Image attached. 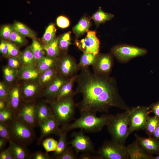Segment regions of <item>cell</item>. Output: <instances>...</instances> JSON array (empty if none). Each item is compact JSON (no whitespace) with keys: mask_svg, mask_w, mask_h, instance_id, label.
<instances>
[{"mask_svg":"<svg viewBox=\"0 0 159 159\" xmlns=\"http://www.w3.org/2000/svg\"><path fill=\"white\" fill-rule=\"evenodd\" d=\"M76 75L74 91L82 96L76 104L80 115L85 112L107 114L115 107L125 110L130 109L120 95L115 78L92 72L89 67L82 68Z\"/></svg>","mask_w":159,"mask_h":159,"instance_id":"1","label":"cell"},{"mask_svg":"<svg viewBox=\"0 0 159 159\" xmlns=\"http://www.w3.org/2000/svg\"><path fill=\"white\" fill-rule=\"evenodd\" d=\"M96 114L90 112H85L73 122L62 126L60 130L68 133L73 130L80 129L88 132H98L108 125L113 116V115L107 114L97 117Z\"/></svg>","mask_w":159,"mask_h":159,"instance_id":"2","label":"cell"},{"mask_svg":"<svg viewBox=\"0 0 159 159\" xmlns=\"http://www.w3.org/2000/svg\"><path fill=\"white\" fill-rule=\"evenodd\" d=\"M74 96L59 100L54 99L48 102L52 109L53 115L60 125L69 123L74 118L77 107Z\"/></svg>","mask_w":159,"mask_h":159,"instance_id":"3","label":"cell"},{"mask_svg":"<svg viewBox=\"0 0 159 159\" xmlns=\"http://www.w3.org/2000/svg\"><path fill=\"white\" fill-rule=\"evenodd\" d=\"M130 110V108L123 112L113 115L112 119L107 126L111 140L121 145H125L128 137Z\"/></svg>","mask_w":159,"mask_h":159,"instance_id":"4","label":"cell"},{"mask_svg":"<svg viewBox=\"0 0 159 159\" xmlns=\"http://www.w3.org/2000/svg\"><path fill=\"white\" fill-rule=\"evenodd\" d=\"M7 124L10 140L27 146L32 143L35 140L36 135L34 128L16 116Z\"/></svg>","mask_w":159,"mask_h":159,"instance_id":"5","label":"cell"},{"mask_svg":"<svg viewBox=\"0 0 159 159\" xmlns=\"http://www.w3.org/2000/svg\"><path fill=\"white\" fill-rule=\"evenodd\" d=\"M111 53L120 62L126 63L137 57L146 55L148 51L146 49L131 45L118 44L111 49Z\"/></svg>","mask_w":159,"mask_h":159,"instance_id":"6","label":"cell"},{"mask_svg":"<svg viewBox=\"0 0 159 159\" xmlns=\"http://www.w3.org/2000/svg\"><path fill=\"white\" fill-rule=\"evenodd\" d=\"M97 153L100 159H129L126 146L111 140L104 141Z\"/></svg>","mask_w":159,"mask_h":159,"instance_id":"7","label":"cell"},{"mask_svg":"<svg viewBox=\"0 0 159 159\" xmlns=\"http://www.w3.org/2000/svg\"><path fill=\"white\" fill-rule=\"evenodd\" d=\"M150 113L151 112L149 107L147 106H139L130 108L128 137L135 131L144 130Z\"/></svg>","mask_w":159,"mask_h":159,"instance_id":"8","label":"cell"},{"mask_svg":"<svg viewBox=\"0 0 159 159\" xmlns=\"http://www.w3.org/2000/svg\"><path fill=\"white\" fill-rule=\"evenodd\" d=\"M71 137L72 139L68 142V145L73 148L77 154L80 152L97 154V151L95 150L91 139L85 134L83 130L74 132L72 134Z\"/></svg>","mask_w":159,"mask_h":159,"instance_id":"9","label":"cell"},{"mask_svg":"<svg viewBox=\"0 0 159 159\" xmlns=\"http://www.w3.org/2000/svg\"><path fill=\"white\" fill-rule=\"evenodd\" d=\"M77 64L72 57L65 53L57 59L55 67L58 74L70 78L77 74Z\"/></svg>","mask_w":159,"mask_h":159,"instance_id":"10","label":"cell"},{"mask_svg":"<svg viewBox=\"0 0 159 159\" xmlns=\"http://www.w3.org/2000/svg\"><path fill=\"white\" fill-rule=\"evenodd\" d=\"M113 57L111 53H99L92 65L93 72L100 75L109 76L113 66Z\"/></svg>","mask_w":159,"mask_h":159,"instance_id":"11","label":"cell"},{"mask_svg":"<svg viewBox=\"0 0 159 159\" xmlns=\"http://www.w3.org/2000/svg\"><path fill=\"white\" fill-rule=\"evenodd\" d=\"M37 101L24 102L16 116L25 123L34 128L37 125Z\"/></svg>","mask_w":159,"mask_h":159,"instance_id":"12","label":"cell"},{"mask_svg":"<svg viewBox=\"0 0 159 159\" xmlns=\"http://www.w3.org/2000/svg\"><path fill=\"white\" fill-rule=\"evenodd\" d=\"M24 81V82L20 86L24 102L36 101L37 98L41 97L43 88L38 80Z\"/></svg>","mask_w":159,"mask_h":159,"instance_id":"13","label":"cell"},{"mask_svg":"<svg viewBox=\"0 0 159 159\" xmlns=\"http://www.w3.org/2000/svg\"><path fill=\"white\" fill-rule=\"evenodd\" d=\"M75 44L83 53L96 55L99 53L100 42L95 31L88 30L86 37L81 40H76Z\"/></svg>","mask_w":159,"mask_h":159,"instance_id":"14","label":"cell"},{"mask_svg":"<svg viewBox=\"0 0 159 159\" xmlns=\"http://www.w3.org/2000/svg\"><path fill=\"white\" fill-rule=\"evenodd\" d=\"M24 102L21 95L20 85L15 84L9 87L6 101V107L16 115Z\"/></svg>","mask_w":159,"mask_h":159,"instance_id":"15","label":"cell"},{"mask_svg":"<svg viewBox=\"0 0 159 159\" xmlns=\"http://www.w3.org/2000/svg\"><path fill=\"white\" fill-rule=\"evenodd\" d=\"M58 122L53 116L39 125L40 129V135L37 139V144L39 145L43 139L51 134L59 136L60 130Z\"/></svg>","mask_w":159,"mask_h":159,"instance_id":"16","label":"cell"},{"mask_svg":"<svg viewBox=\"0 0 159 159\" xmlns=\"http://www.w3.org/2000/svg\"><path fill=\"white\" fill-rule=\"evenodd\" d=\"M69 78L58 74L54 80L43 89L41 97H44L48 102L56 98L62 86Z\"/></svg>","mask_w":159,"mask_h":159,"instance_id":"17","label":"cell"},{"mask_svg":"<svg viewBox=\"0 0 159 159\" xmlns=\"http://www.w3.org/2000/svg\"><path fill=\"white\" fill-rule=\"evenodd\" d=\"M135 140L147 154L151 155H159V140L153 137H143L135 133Z\"/></svg>","mask_w":159,"mask_h":159,"instance_id":"18","label":"cell"},{"mask_svg":"<svg viewBox=\"0 0 159 159\" xmlns=\"http://www.w3.org/2000/svg\"><path fill=\"white\" fill-rule=\"evenodd\" d=\"M9 148L13 159H30L32 153L27 146L14 142L9 141Z\"/></svg>","mask_w":159,"mask_h":159,"instance_id":"19","label":"cell"},{"mask_svg":"<svg viewBox=\"0 0 159 159\" xmlns=\"http://www.w3.org/2000/svg\"><path fill=\"white\" fill-rule=\"evenodd\" d=\"M52 109L45 100L37 102V121L39 125L53 116Z\"/></svg>","mask_w":159,"mask_h":159,"instance_id":"20","label":"cell"},{"mask_svg":"<svg viewBox=\"0 0 159 159\" xmlns=\"http://www.w3.org/2000/svg\"><path fill=\"white\" fill-rule=\"evenodd\" d=\"M126 148L129 159H152L153 155L146 153L136 140Z\"/></svg>","mask_w":159,"mask_h":159,"instance_id":"21","label":"cell"},{"mask_svg":"<svg viewBox=\"0 0 159 159\" xmlns=\"http://www.w3.org/2000/svg\"><path fill=\"white\" fill-rule=\"evenodd\" d=\"M40 74L36 68L22 67L18 70L17 79L23 81L37 80Z\"/></svg>","mask_w":159,"mask_h":159,"instance_id":"22","label":"cell"},{"mask_svg":"<svg viewBox=\"0 0 159 159\" xmlns=\"http://www.w3.org/2000/svg\"><path fill=\"white\" fill-rule=\"evenodd\" d=\"M57 74V72L54 67L41 73L38 81L44 89L49 85L54 80Z\"/></svg>","mask_w":159,"mask_h":159,"instance_id":"23","label":"cell"},{"mask_svg":"<svg viewBox=\"0 0 159 159\" xmlns=\"http://www.w3.org/2000/svg\"><path fill=\"white\" fill-rule=\"evenodd\" d=\"M19 58L22 67L37 68V65L29 47L21 52Z\"/></svg>","mask_w":159,"mask_h":159,"instance_id":"24","label":"cell"},{"mask_svg":"<svg viewBox=\"0 0 159 159\" xmlns=\"http://www.w3.org/2000/svg\"><path fill=\"white\" fill-rule=\"evenodd\" d=\"M77 74L69 78L63 84L56 99L59 100L63 98L75 95L74 91L73 90V87L74 83L75 82Z\"/></svg>","mask_w":159,"mask_h":159,"instance_id":"25","label":"cell"},{"mask_svg":"<svg viewBox=\"0 0 159 159\" xmlns=\"http://www.w3.org/2000/svg\"><path fill=\"white\" fill-rule=\"evenodd\" d=\"M29 47L38 65L39 62L45 56V52L43 45L36 38H35L33 39L32 44Z\"/></svg>","mask_w":159,"mask_h":159,"instance_id":"26","label":"cell"},{"mask_svg":"<svg viewBox=\"0 0 159 159\" xmlns=\"http://www.w3.org/2000/svg\"><path fill=\"white\" fill-rule=\"evenodd\" d=\"M67 134L65 132H62L59 135V138L58 141L57 147L54 151L53 158L56 159L61 155L66 150L68 147V142L67 140Z\"/></svg>","mask_w":159,"mask_h":159,"instance_id":"27","label":"cell"},{"mask_svg":"<svg viewBox=\"0 0 159 159\" xmlns=\"http://www.w3.org/2000/svg\"><path fill=\"white\" fill-rule=\"evenodd\" d=\"M57 58L47 55L44 56L38 64L37 69L40 74L43 72L55 67Z\"/></svg>","mask_w":159,"mask_h":159,"instance_id":"28","label":"cell"},{"mask_svg":"<svg viewBox=\"0 0 159 159\" xmlns=\"http://www.w3.org/2000/svg\"><path fill=\"white\" fill-rule=\"evenodd\" d=\"M58 38L55 37L50 43L43 46L44 50L47 55L55 58H57L61 55L58 43Z\"/></svg>","mask_w":159,"mask_h":159,"instance_id":"29","label":"cell"},{"mask_svg":"<svg viewBox=\"0 0 159 159\" xmlns=\"http://www.w3.org/2000/svg\"><path fill=\"white\" fill-rule=\"evenodd\" d=\"M14 29L24 37H27L32 39L36 38L35 32L23 23L15 21L13 25Z\"/></svg>","mask_w":159,"mask_h":159,"instance_id":"30","label":"cell"},{"mask_svg":"<svg viewBox=\"0 0 159 159\" xmlns=\"http://www.w3.org/2000/svg\"><path fill=\"white\" fill-rule=\"evenodd\" d=\"M91 25V22L87 18L84 17L73 28L74 33L77 36H80L89 30Z\"/></svg>","mask_w":159,"mask_h":159,"instance_id":"31","label":"cell"},{"mask_svg":"<svg viewBox=\"0 0 159 159\" xmlns=\"http://www.w3.org/2000/svg\"><path fill=\"white\" fill-rule=\"evenodd\" d=\"M56 31V29L54 24H50L47 27L41 39L43 46L53 41L55 38Z\"/></svg>","mask_w":159,"mask_h":159,"instance_id":"32","label":"cell"},{"mask_svg":"<svg viewBox=\"0 0 159 159\" xmlns=\"http://www.w3.org/2000/svg\"><path fill=\"white\" fill-rule=\"evenodd\" d=\"M96 55L92 53H83L77 64L78 71L83 68L89 67V66L92 65L95 60Z\"/></svg>","mask_w":159,"mask_h":159,"instance_id":"33","label":"cell"},{"mask_svg":"<svg viewBox=\"0 0 159 159\" xmlns=\"http://www.w3.org/2000/svg\"><path fill=\"white\" fill-rule=\"evenodd\" d=\"M159 124V117L155 115L149 116L146 122L144 129L148 137H152L154 131Z\"/></svg>","mask_w":159,"mask_h":159,"instance_id":"34","label":"cell"},{"mask_svg":"<svg viewBox=\"0 0 159 159\" xmlns=\"http://www.w3.org/2000/svg\"><path fill=\"white\" fill-rule=\"evenodd\" d=\"M114 16V15L110 13L104 12L101 8L94 14L92 16V19L98 24L105 22L110 20Z\"/></svg>","mask_w":159,"mask_h":159,"instance_id":"35","label":"cell"},{"mask_svg":"<svg viewBox=\"0 0 159 159\" xmlns=\"http://www.w3.org/2000/svg\"><path fill=\"white\" fill-rule=\"evenodd\" d=\"M71 32L66 33L61 36L58 39V45L61 52L65 53L69 46L71 44Z\"/></svg>","mask_w":159,"mask_h":159,"instance_id":"36","label":"cell"},{"mask_svg":"<svg viewBox=\"0 0 159 159\" xmlns=\"http://www.w3.org/2000/svg\"><path fill=\"white\" fill-rule=\"evenodd\" d=\"M4 78L7 83H11L17 79L18 70L8 66L4 67L3 69Z\"/></svg>","mask_w":159,"mask_h":159,"instance_id":"37","label":"cell"},{"mask_svg":"<svg viewBox=\"0 0 159 159\" xmlns=\"http://www.w3.org/2000/svg\"><path fill=\"white\" fill-rule=\"evenodd\" d=\"M9 40L18 47L23 46L26 43L24 36L18 33L14 29L10 35Z\"/></svg>","mask_w":159,"mask_h":159,"instance_id":"38","label":"cell"},{"mask_svg":"<svg viewBox=\"0 0 159 159\" xmlns=\"http://www.w3.org/2000/svg\"><path fill=\"white\" fill-rule=\"evenodd\" d=\"M15 117L14 113L7 107L0 110V122L7 124Z\"/></svg>","mask_w":159,"mask_h":159,"instance_id":"39","label":"cell"},{"mask_svg":"<svg viewBox=\"0 0 159 159\" xmlns=\"http://www.w3.org/2000/svg\"><path fill=\"white\" fill-rule=\"evenodd\" d=\"M58 141L52 138H48L43 140L42 145L47 153L50 152L54 151L57 146Z\"/></svg>","mask_w":159,"mask_h":159,"instance_id":"40","label":"cell"},{"mask_svg":"<svg viewBox=\"0 0 159 159\" xmlns=\"http://www.w3.org/2000/svg\"><path fill=\"white\" fill-rule=\"evenodd\" d=\"M74 150L71 146H68L64 152L56 159H78V157Z\"/></svg>","mask_w":159,"mask_h":159,"instance_id":"41","label":"cell"},{"mask_svg":"<svg viewBox=\"0 0 159 159\" xmlns=\"http://www.w3.org/2000/svg\"><path fill=\"white\" fill-rule=\"evenodd\" d=\"M5 82H0V100L6 101L9 92V87Z\"/></svg>","mask_w":159,"mask_h":159,"instance_id":"42","label":"cell"},{"mask_svg":"<svg viewBox=\"0 0 159 159\" xmlns=\"http://www.w3.org/2000/svg\"><path fill=\"white\" fill-rule=\"evenodd\" d=\"M21 52L18 47L14 44L9 42L8 50V57H16L19 58Z\"/></svg>","mask_w":159,"mask_h":159,"instance_id":"43","label":"cell"},{"mask_svg":"<svg viewBox=\"0 0 159 159\" xmlns=\"http://www.w3.org/2000/svg\"><path fill=\"white\" fill-rule=\"evenodd\" d=\"M8 58V64L9 67L17 70L22 67L19 58L13 57H9Z\"/></svg>","mask_w":159,"mask_h":159,"instance_id":"44","label":"cell"},{"mask_svg":"<svg viewBox=\"0 0 159 159\" xmlns=\"http://www.w3.org/2000/svg\"><path fill=\"white\" fill-rule=\"evenodd\" d=\"M13 26L7 25L4 26L0 31V36L5 40H9L10 35L13 30Z\"/></svg>","mask_w":159,"mask_h":159,"instance_id":"45","label":"cell"},{"mask_svg":"<svg viewBox=\"0 0 159 159\" xmlns=\"http://www.w3.org/2000/svg\"><path fill=\"white\" fill-rule=\"evenodd\" d=\"M0 138L10 140L9 130L7 124L0 122Z\"/></svg>","mask_w":159,"mask_h":159,"instance_id":"46","label":"cell"},{"mask_svg":"<svg viewBox=\"0 0 159 159\" xmlns=\"http://www.w3.org/2000/svg\"><path fill=\"white\" fill-rule=\"evenodd\" d=\"M53 157L47 153H45L40 150H38L32 153L30 159H52Z\"/></svg>","mask_w":159,"mask_h":159,"instance_id":"47","label":"cell"},{"mask_svg":"<svg viewBox=\"0 0 159 159\" xmlns=\"http://www.w3.org/2000/svg\"><path fill=\"white\" fill-rule=\"evenodd\" d=\"M56 22L57 26L62 28L68 27L70 24L69 19L66 17L62 16H59L57 18Z\"/></svg>","mask_w":159,"mask_h":159,"instance_id":"48","label":"cell"},{"mask_svg":"<svg viewBox=\"0 0 159 159\" xmlns=\"http://www.w3.org/2000/svg\"><path fill=\"white\" fill-rule=\"evenodd\" d=\"M9 42L6 40H2L0 44V51L3 55L8 57V50Z\"/></svg>","mask_w":159,"mask_h":159,"instance_id":"49","label":"cell"},{"mask_svg":"<svg viewBox=\"0 0 159 159\" xmlns=\"http://www.w3.org/2000/svg\"><path fill=\"white\" fill-rule=\"evenodd\" d=\"M79 159H100L98 154H93L90 153L84 152L81 154L78 157Z\"/></svg>","mask_w":159,"mask_h":159,"instance_id":"50","label":"cell"},{"mask_svg":"<svg viewBox=\"0 0 159 159\" xmlns=\"http://www.w3.org/2000/svg\"><path fill=\"white\" fill-rule=\"evenodd\" d=\"M0 159H13L9 148L0 151Z\"/></svg>","mask_w":159,"mask_h":159,"instance_id":"51","label":"cell"},{"mask_svg":"<svg viewBox=\"0 0 159 159\" xmlns=\"http://www.w3.org/2000/svg\"><path fill=\"white\" fill-rule=\"evenodd\" d=\"M149 107L151 113L155 116L159 117V100L157 102L151 104Z\"/></svg>","mask_w":159,"mask_h":159,"instance_id":"52","label":"cell"},{"mask_svg":"<svg viewBox=\"0 0 159 159\" xmlns=\"http://www.w3.org/2000/svg\"><path fill=\"white\" fill-rule=\"evenodd\" d=\"M8 141V140L0 138V151L4 149Z\"/></svg>","mask_w":159,"mask_h":159,"instance_id":"53","label":"cell"},{"mask_svg":"<svg viewBox=\"0 0 159 159\" xmlns=\"http://www.w3.org/2000/svg\"><path fill=\"white\" fill-rule=\"evenodd\" d=\"M152 137L159 140V124L154 131Z\"/></svg>","mask_w":159,"mask_h":159,"instance_id":"54","label":"cell"},{"mask_svg":"<svg viewBox=\"0 0 159 159\" xmlns=\"http://www.w3.org/2000/svg\"><path fill=\"white\" fill-rule=\"evenodd\" d=\"M6 107V102L0 100V110L4 109Z\"/></svg>","mask_w":159,"mask_h":159,"instance_id":"55","label":"cell"},{"mask_svg":"<svg viewBox=\"0 0 159 159\" xmlns=\"http://www.w3.org/2000/svg\"><path fill=\"white\" fill-rule=\"evenodd\" d=\"M152 159H159V155H156V156H153Z\"/></svg>","mask_w":159,"mask_h":159,"instance_id":"56","label":"cell"}]
</instances>
